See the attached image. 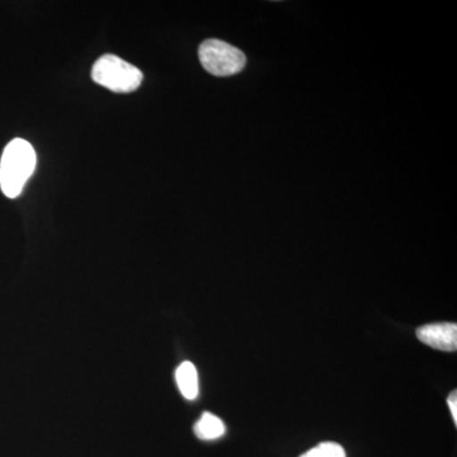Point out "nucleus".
I'll return each instance as SVG.
<instances>
[{"label": "nucleus", "instance_id": "f257e3e1", "mask_svg": "<svg viewBox=\"0 0 457 457\" xmlns=\"http://www.w3.org/2000/svg\"><path fill=\"white\" fill-rule=\"evenodd\" d=\"M36 168V152L29 141L14 139L0 161V188L8 198L20 196Z\"/></svg>", "mask_w": 457, "mask_h": 457}, {"label": "nucleus", "instance_id": "f03ea898", "mask_svg": "<svg viewBox=\"0 0 457 457\" xmlns=\"http://www.w3.org/2000/svg\"><path fill=\"white\" fill-rule=\"evenodd\" d=\"M92 78L99 86L116 93L134 92L143 82L140 69L116 55L99 57L93 65Z\"/></svg>", "mask_w": 457, "mask_h": 457}, {"label": "nucleus", "instance_id": "7ed1b4c3", "mask_svg": "<svg viewBox=\"0 0 457 457\" xmlns=\"http://www.w3.org/2000/svg\"><path fill=\"white\" fill-rule=\"evenodd\" d=\"M198 57L204 71L215 77H230L245 69L246 57L236 46L216 38H210L201 44Z\"/></svg>", "mask_w": 457, "mask_h": 457}, {"label": "nucleus", "instance_id": "20e7f679", "mask_svg": "<svg viewBox=\"0 0 457 457\" xmlns=\"http://www.w3.org/2000/svg\"><path fill=\"white\" fill-rule=\"evenodd\" d=\"M417 338L435 350L455 352L457 348V324L435 323L417 329Z\"/></svg>", "mask_w": 457, "mask_h": 457}, {"label": "nucleus", "instance_id": "39448f33", "mask_svg": "<svg viewBox=\"0 0 457 457\" xmlns=\"http://www.w3.org/2000/svg\"><path fill=\"white\" fill-rule=\"evenodd\" d=\"M176 381L179 385L180 393L186 399L195 400L198 396V374L194 363L183 362L177 369Z\"/></svg>", "mask_w": 457, "mask_h": 457}, {"label": "nucleus", "instance_id": "423d86ee", "mask_svg": "<svg viewBox=\"0 0 457 457\" xmlns=\"http://www.w3.org/2000/svg\"><path fill=\"white\" fill-rule=\"evenodd\" d=\"M225 432H227V428H225L224 422L220 418L213 416L209 411L204 413L195 425V433L203 441L218 440L225 435Z\"/></svg>", "mask_w": 457, "mask_h": 457}, {"label": "nucleus", "instance_id": "0eeeda50", "mask_svg": "<svg viewBox=\"0 0 457 457\" xmlns=\"http://www.w3.org/2000/svg\"><path fill=\"white\" fill-rule=\"evenodd\" d=\"M300 457H347L341 445L336 442H321L314 449L306 451Z\"/></svg>", "mask_w": 457, "mask_h": 457}, {"label": "nucleus", "instance_id": "6e6552de", "mask_svg": "<svg viewBox=\"0 0 457 457\" xmlns=\"http://www.w3.org/2000/svg\"><path fill=\"white\" fill-rule=\"evenodd\" d=\"M447 404H449V408L451 411V416H453V420H455V425H457V394L456 392H453L449 395V399H447Z\"/></svg>", "mask_w": 457, "mask_h": 457}]
</instances>
